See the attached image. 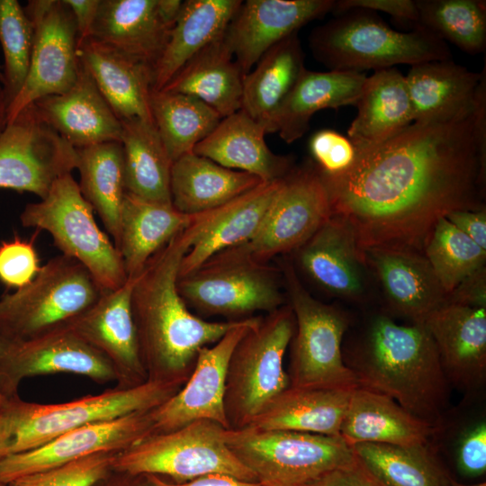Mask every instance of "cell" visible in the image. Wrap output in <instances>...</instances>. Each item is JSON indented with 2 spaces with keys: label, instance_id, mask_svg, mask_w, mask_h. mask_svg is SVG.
I'll return each instance as SVG.
<instances>
[{
  "label": "cell",
  "instance_id": "obj_25",
  "mask_svg": "<svg viewBox=\"0 0 486 486\" xmlns=\"http://www.w3.org/2000/svg\"><path fill=\"white\" fill-rule=\"evenodd\" d=\"M486 76L469 70L452 59L410 66L405 76L413 122L445 124L468 119L473 112L479 89Z\"/></svg>",
  "mask_w": 486,
  "mask_h": 486
},
{
  "label": "cell",
  "instance_id": "obj_11",
  "mask_svg": "<svg viewBox=\"0 0 486 486\" xmlns=\"http://www.w3.org/2000/svg\"><path fill=\"white\" fill-rule=\"evenodd\" d=\"M177 291L188 308L230 320L269 313L284 305L278 266L253 261L233 248L222 250L191 274L178 277Z\"/></svg>",
  "mask_w": 486,
  "mask_h": 486
},
{
  "label": "cell",
  "instance_id": "obj_40",
  "mask_svg": "<svg viewBox=\"0 0 486 486\" xmlns=\"http://www.w3.org/2000/svg\"><path fill=\"white\" fill-rule=\"evenodd\" d=\"M76 150L80 192L94 212H97L117 247L121 211L126 194L122 144L108 141Z\"/></svg>",
  "mask_w": 486,
  "mask_h": 486
},
{
  "label": "cell",
  "instance_id": "obj_3",
  "mask_svg": "<svg viewBox=\"0 0 486 486\" xmlns=\"http://www.w3.org/2000/svg\"><path fill=\"white\" fill-rule=\"evenodd\" d=\"M345 363L358 387L388 396L415 417L439 428L450 383L424 324L399 325L389 316L377 315Z\"/></svg>",
  "mask_w": 486,
  "mask_h": 486
},
{
  "label": "cell",
  "instance_id": "obj_57",
  "mask_svg": "<svg viewBox=\"0 0 486 486\" xmlns=\"http://www.w3.org/2000/svg\"><path fill=\"white\" fill-rule=\"evenodd\" d=\"M13 436L11 418L2 406L0 409V461L9 454V446Z\"/></svg>",
  "mask_w": 486,
  "mask_h": 486
},
{
  "label": "cell",
  "instance_id": "obj_23",
  "mask_svg": "<svg viewBox=\"0 0 486 486\" xmlns=\"http://www.w3.org/2000/svg\"><path fill=\"white\" fill-rule=\"evenodd\" d=\"M281 179L264 182L220 207L193 215L188 226L191 243L180 262L178 277L191 274L213 255L251 239Z\"/></svg>",
  "mask_w": 486,
  "mask_h": 486
},
{
  "label": "cell",
  "instance_id": "obj_52",
  "mask_svg": "<svg viewBox=\"0 0 486 486\" xmlns=\"http://www.w3.org/2000/svg\"><path fill=\"white\" fill-rule=\"evenodd\" d=\"M473 307H486V269H479L449 293L448 302Z\"/></svg>",
  "mask_w": 486,
  "mask_h": 486
},
{
  "label": "cell",
  "instance_id": "obj_61",
  "mask_svg": "<svg viewBox=\"0 0 486 486\" xmlns=\"http://www.w3.org/2000/svg\"><path fill=\"white\" fill-rule=\"evenodd\" d=\"M4 402V398L2 397V395L0 393V409L2 408Z\"/></svg>",
  "mask_w": 486,
  "mask_h": 486
},
{
  "label": "cell",
  "instance_id": "obj_42",
  "mask_svg": "<svg viewBox=\"0 0 486 486\" xmlns=\"http://www.w3.org/2000/svg\"><path fill=\"white\" fill-rule=\"evenodd\" d=\"M153 122L174 162L193 152L222 119L199 99L164 90H152L149 99Z\"/></svg>",
  "mask_w": 486,
  "mask_h": 486
},
{
  "label": "cell",
  "instance_id": "obj_59",
  "mask_svg": "<svg viewBox=\"0 0 486 486\" xmlns=\"http://www.w3.org/2000/svg\"><path fill=\"white\" fill-rule=\"evenodd\" d=\"M8 102L4 88V76L0 68V135L7 124Z\"/></svg>",
  "mask_w": 486,
  "mask_h": 486
},
{
  "label": "cell",
  "instance_id": "obj_56",
  "mask_svg": "<svg viewBox=\"0 0 486 486\" xmlns=\"http://www.w3.org/2000/svg\"><path fill=\"white\" fill-rule=\"evenodd\" d=\"M92 486H157L148 474H132L112 470Z\"/></svg>",
  "mask_w": 486,
  "mask_h": 486
},
{
  "label": "cell",
  "instance_id": "obj_38",
  "mask_svg": "<svg viewBox=\"0 0 486 486\" xmlns=\"http://www.w3.org/2000/svg\"><path fill=\"white\" fill-rule=\"evenodd\" d=\"M193 215L173 205L149 202L126 192L117 244L128 278L138 276L149 258L186 229Z\"/></svg>",
  "mask_w": 486,
  "mask_h": 486
},
{
  "label": "cell",
  "instance_id": "obj_41",
  "mask_svg": "<svg viewBox=\"0 0 486 486\" xmlns=\"http://www.w3.org/2000/svg\"><path fill=\"white\" fill-rule=\"evenodd\" d=\"M352 447L360 462L388 486H451L454 480L430 444L359 443Z\"/></svg>",
  "mask_w": 486,
  "mask_h": 486
},
{
  "label": "cell",
  "instance_id": "obj_34",
  "mask_svg": "<svg viewBox=\"0 0 486 486\" xmlns=\"http://www.w3.org/2000/svg\"><path fill=\"white\" fill-rule=\"evenodd\" d=\"M262 183L256 176L191 152L173 162L172 205L182 213L194 215L220 207Z\"/></svg>",
  "mask_w": 486,
  "mask_h": 486
},
{
  "label": "cell",
  "instance_id": "obj_28",
  "mask_svg": "<svg viewBox=\"0 0 486 486\" xmlns=\"http://www.w3.org/2000/svg\"><path fill=\"white\" fill-rule=\"evenodd\" d=\"M266 128L240 109L222 118L193 152L226 168L272 182L283 178L294 162L292 156L274 153L266 142Z\"/></svg>",
  "mask_w": 486,
  "mask_h": 486
},
{
  "label": "cell",
  "instance_id": "obj_33",
  "mask_svg": "<svg viewBox=\"0 0 486 486\" xmlns=\"http://www.w3.org/2000/svg\"><path fill=\"white\" fill-rule=\"evenodd\" d=\"M354 389L289 386L251 421L266 430H292L340 436Z\"/></svg>",
  "mask_w": 486,
  "mask_h": 486
},
{
  "label": "cell",
  "instance_id": "obj_9",
  "mask_svg": "<svg viewBox=\"0 0 486 486\" xmlns=\"http://www.w3.org/2000/svg\"><path fill=\"white\" fill-rule=\"evenodd\" d=\"M20 220L25 228L47 231L61 254L83 265L104 292L126 283L119 250L96 224L71 174L58 178L40 202L27 203Z\"/></svg>",
  "mask_w": 486,
  "mask_h": 486
},
{
  "label": "cell",
  "instance_id": "obj_48",
  "mask_svg": "<svg viewBox=\"0 0 486 486\" xmlns=\"http://www.w3.org/2000/svg\"><path fill=\"white\" fill-rule=\"evenodd\" d=\"M309 150L320 173L327 176L345 173L352 166L356 156V147L347 137L328 129L312 134Z\"/></svg>",
  "mask_w": 486,
  "mask_h": 486
},
{
  "label": "cell",
  "instance_id": "obj_47",
  "mask_svg": "<svg viewBox=\"0 0 486 486\" xmlns=\"http://www.w3.org/2000/svg\"><path fill=\"white\" fill-rule=\"evenodd\" d=\"M34 239H14L0 243V282L7 288L29 284L40 270Z\"/></svg>",
  "mask_w": 486,
  "mask_h": 486
},
{
  "label": "cell",
  "instance_id": "obj_55",
  "mask_svg": "<svg viewBox=\"0 0 486 486\" xmlns=\"http://www.w3.org/2000/svg\"><path fill=\"white\" fill-rule=\"evenodd\" d=\"M148 475L157 486H266L259 482L242 481L220 473L207 474L184 482H174L158 475Z\"/></svg>",
  "mask_w": 486,
  "mask_h": 486
},
{
  "label": "cell",
  "instance_id": "obj_14",
  "mask_svg": "<svg viewBox=\"0 0 486 486\" xmlns=\"http://www.w3.org/2000/svg\"><path fill=\"white\" fill-rule=\"evenodd\" d=\"M77 150L37 112L22 109L0 135V188L43 199L53 184L76 169Z\"/></svg>",
  "mask_w": 486,
  "mask_h": 486
},
{
  "label": "cell",
  "instance_id": "obj_53",
  "mask_svg": "<svg viewBox=\"0 0 486 486\" xmlns=\"http://www.w3.org/2000/svg\"><path fill=\"white\" fill-rule=\"evenodd\" d=\"M454 226L486 250V212L482 210H457L446 217Z\"/></svg>",
  "mask_w": 486,
  "mask_h": 486
},
{
  "label": "cell",
  "instance_id": "obj_32",
  "mask_svg": "<svg viewBox=\"0 0 486 486\" xmlns=\"http://www.w3.org/2000/svg\"><path fill=\"white\" fill-rule=\"evenodd\" d=\"M356 106L347 138L356 150L378 145L413 123L405 76L395 68L366 76Z\"/></svg>",
  "mask_w": 486,
  "mask_h": 486
},
{
  "label": "cell",
  "instance_id": "obj_5",
  "mask_svg": "<svg viewBox=\"0 0 486 486\" xmlns=\"http://www.w3.org/2000/svg\"><path fill=\"white\" fill-rule=\"evenodd\" d=\"M283 256L278 267L295 318L290 343V386L355 389L356 380L344 361L342 349L349 326L346 314L315 299L302 284L292 261Z\"/></svg>",
  "mask_w": 486,
  "mask_h": 486
},
{
  "label": "cell",
  "instance_id": "obj_54",
  "mask_svg": "<svg viewBox=\"0 0 486 486\" xmlns=\"http://www.w3.org/2000/svg\"><path fill=\"white\" fill-rule=\"evenodd\" d=\"M70 9L76 27L78 41L91 37L101 0H63Z\"/></svg>",
  "mask_w": 486,
  "mask_h": 486
},
{
  "label": "cell",
  "instance_id": "obj_60",
  "mask_svg": "<svg viewBox=\"0 0 486 486\" xmlns=\"http://www.w3.org/2000/svg\"><path fill=\"white\" fill-rule=\"evenodd\" d=\"M451 486H486L485 482L473 483V484H464L456 482L454 479L451 482Z\"/></svg>",
  "mask_w": 486,
  "mask_h": 486
},
{
  "label": "cell",
  "instance_id": "obj_31",
  "mask_svg": "<svg viewBox=\"0 0 486 486\" xmlns=\"http://www.w3.org/2000/svg\"><path fill=\"white\" fill-rule=\"evenodd\" d=\"M366 76L364 72L305 68L276 113L270 133L277 132L288 144L296 141L307 132L317 112L356 106Z\"/></svg>",
  "mask_w": 486,
  "mask_h": 486
},
{
  "label": "cell",
  "instance_id": "obj_29",
  "mask_svg": "<svg viewBox=\"0 0 486 486\" xmlns=\"http://www.w3.org/2000/svg\"><path fill=\"white\" fill-rule=\"evenodd\" d=\"M437 430L392 398L357 386L352 392L340 436L350 446L359 443L416 446L430 444Z\"/></svg>",
  "mask_w": 486,
  "mask_h": 486
},
{
  "label": "cell",
  "instance_id": "obj_21",
  "mask_svg": "<svg viewBox=\"0 0 486 486\" xmlns=\"http://www.w3.org/2000/svg\"><path fill=\"white\" fill-rule=\"evenodd\" d=\"M449 383L466 392L486 380V307L447 302L423 322Z\"/></svg>",
  "mask_w": 486,
  "mask_h": 486
},
{
  "label": "cell",
  "instance_id": "obj_44",
  "mask_svg": "<svg viewBox=\"0 0 486 486\" xmlns=\"http://www.w3.org/2000/svg\"><path fill=\"white\" fill-rule=\"evenodd\" d=\"M423 254L448 295L465 278L484 267L486 261V250L445 217L428 235Z\"/></svg>",
  "mask_w": 486,
  "mask_h": 486
},
{
  "label": "cell",
  "instance_id": "obj_62",
  "mask_svg": "<svg viewBox=\"0 0 486 486\" xmlns=\"http://www.w3.org/2000/svg\"><path fill=\"white\" fill-rule=\"evenodd\" d=\"M292 486H312L310 484H300V485H292Z\"/></svg>",
  "mask_w": 486,
  "mask_h": 486
},
{
  "label": "cell",
  "instance_id": "obj_2",
  "mask_svg": "<svg viewBox=\"0 0 486 486\" xmlns=\"http://www.w3.org/2000/svg\"><path fill=\"white\" fill-rule=\"evenodd\" d=\"M191 243L184 229L148 261L135 277L130 306L148 380L185 383L201 348L219 341L244 320L207 321L180 296V262Z\"/></svg>",
  "mask_w": 486,
  "mask_h": 486
},
{
  "label": "cell",
  "instance_id": "obj_49",
  "mask_svg": "<svg viewBox=\"0 0 486 486\" xmlns=\"http://www.w3.org/2000/svg\"><path fill=\"white\" fill-rule=\"evenodd\" d=\"M458 472L467 478H477L486 472V423L471 426L458 441L456 449Z\"/></svg>",
  "mask_w": 486,
  "mask_h": 486
},
{
  "label": "cell",
  "instance_id": "obj_35",
  "mask_svg": "<svg viewBox=\"0 0 486 486\" xmlns=\"http://www.w3.org/2000/svg\"><path fill=\"white\" fill-rule=\"evenodd\" d=\"M241 0H186L153 69V90H161L197 53L221 37Z\"/></svg>",
  "mask_w": 486,
  "mask_h": 486
},
{
  "label": "cell",
  "instance_id": "obj_20",
  "mask_svg": "<svg viewBox=\"0 0 486 486\" xmlns=\"http://www.w3.org/2000/svg\"><path fill=\"white\" fill-rule=\"evenodd\" d=\"M333 0H247L230 22L224 38L246 76L272 47L332 12Z\"/></svg>",
  "mask_w": 486,
  "mask_h": 486
},
{
  "label": "cell",
  "instance_id": "obj_17",
  "mask_svg": "<svg viewBox=\"0 0 486 486\" xmlns=\"http://www.w3.org/2000/svg\"><path fill=\"white\" fill-rule=\"evenodd\" d=\"M261 319L262 316L247 318L212 346L200 349L183 387L151 410L154 433L176 430L200 419L211 420L230 429L224 409L228 364L237 344Z\"/></svg>",
  "mask_w": 486,
  "mask_h": 486
},
{
  "label": "cell",
  "instance_id": "obj_58",
  "mask_svg": "<svg viewBox=\"0 0 486 486\" xmlns=\"http://www.w3.org/2000/svg\"><path fill=\"white\" fill-rule=\"evenodd\" d=\"M183 1L181 0H158V10L161 19L166 24L173 28L181 8Z\"/></svg>",
  "mask_w": 486,
  "mask_h": 486
},
{
  "label": "cell",
  "instance_id": "obj_22",
  "mask_svg": "<svg viewBox=\"0 0 486 486\" xmlns=\"http://www.w3.org/2000/svg\"><path fill=\"white\" fill-rule=\"evenodd\" d=\"M298 267L331 296L360 302L367 292L364 254L341 218L331 215L293 251Z\"/></svg>",
  "mask_w": 486,
  "mask_h": 486
},
{
  "label": "cell",
  "instance_id": "obj_18",
  "mask_svg": "<svg viewBox=\"0 0 486 486\" xmlns=\"http://www.w3.org/2000/svg\"><path fill=\"white\" fill-rule=\"evenodd\" d=\"M154 433L150 410L82 426L36 448L0 461V482L55 468L102 452H121Z\"/></svg>",
  "mask_w": 486,
  "mask_h": 486
},
{
  "label": "cell",
  "instance_id": "obj_63",
  "mask_svg": "<svg viewBox=\"0 0 486 486\" xmlns=\"http://www.w3.org/2000/svg\"><path fill=\"white\" fill-rule=\"evenodd\" d=\"M0 486H10L9 484L0 482Z\"/></svg>",
  "mask_w": 486,
  "mask_h": 486
},
{
  "label": "cell",
  "instance_id": "obj_39",
  "mask_svg": "<svg viewBox=\"0 0 486 486\" xmlns=\"http://www.w3.org/2000/svg\"><path fill=\"white\" fill-rule=\"evenodd\" d=\"M121 122L126 192L143 200L172 205L173 161L154 122L139 118Z\"/></svg>",
  "mask_w": 486,
  "mask_h": 486
},
{
  "label": "cell",
  "instance_id": "obj_36",
  "mask_svg": "<svg viewBox=\"0 0 486 486\" xmlns=\"http://www.w3.org/2000/svg\"><path fill=\"white\" fill-rule=\"evenodd\" d=\"M244 76L223 34L193 57L161 90L195 97L224 118L241 109Z\"/></svg>",
  "mask_w": 486,
  "mask_h": 486
},
{
  "label": "cell",
  "instance_id": "obj_1",
  "mask_svg": "<svg viewBox=\"0 0 486 486\" xmlns=\"http://www.w3.org/2000/svg\"><path fill=\"white\" fill-rule=\"evenodd\" d=\"M485 168L486 112L478 111L457 122H413L356 150L345 173L320 175L331 215L349 225L362 252L394 248L423 253L441 218L485 208Z\"/></svg>",
  "mask_w": 486,
  "mask_h": 486
},
{
  "label": "cell",
  "instance_id": "obj_43",
  "mask_svg": "<svg viewBox=\"0 0 486 486\" xmlns=\"http://www.w3.org/2000/svg\"><path fill=\"white\" fill-rule=\"evenodd\" d=\"M419 24L476 55L486 49V4L479 0H416Z\"/></svg>",
  "mask_w": 486,
  "mask_h": 486
},
{
  "label": "cell",
  "instance_id": "obj_6",
  "mask_svg": "<svg viewBox=\"0 0 486 486\" xmlns=\"http://www.w3.org/2000/svg\"><path fill=\"white\" fill-rule=\"evenodd\" d=\"M295 331L289 304L262 317L235 346L228 364L224 409L230 429L248 426L290 386L284 357Z\"/></svg>",
  "mask_w": 486,
  "mask_h": 486
},
{
  "label": "cell",
  "instance_id": "obj_37",
  "mask_svg": "<svg viewBox=\"0 0 486 486\" xmlns=\"http://www.w3.org/2000/svg\"><path fill=\"white\" fill-rule=\"evenodd\" d=\"M305 68L295 32L268 50L244 76L241 110L270 133L276 113Z\"/></svg>",
  "mask_w": 486,
  "mask_h": 486
},
{
  "label": "cell",
  "instance_id": "obj_10",
  "mask_svg": "<svg viewBox=\"0 0 486 486\" xmlns=\"http://www.w3.org/2000/svg\"><path fill=\"white\" fill-rule=\"evenodd\" d=\"M104 292L76 260L52 257L29 284L0 297V339L25 340L65 327Z\"/></svg>",
  "mask_w": 486,
  "mask_h": 486
},
{
  "label": "cell",
  "instance_id": "obj_30",
  "mask_svg": "<svg viewBox=\"0 0 486 486\" xmlns=\"http://www.w3.org/2000/svg\"><path fill=\"white\" fill-rule=\"evenodd\" d=\"M171 29L158 14V0H101L90 38L154 69Z\"/></svg>",
  "mask_w": 486,
  "mask_h": 486
},
{
  "label": "cell",
  "instance_id": "obj_19",
  "mask_svg": "<svg viewBox=\"0 0 486 486\" xmlns=\"http://www.w3.org/2000/svg\"><path fill=\"white\" fill-rule=\"evenodd\" d=\"M134 278L104 292L67 326L104 355L112 365L117 388L129 389L148 381L133 321L130 296Z\"/></svg>",
  "mask_w": 486,
  "mask_h": 486
},
{
  "label": "cell",
  "instance_id": "obj_15",
  "mask_svg": "<svg viewBox=\"0 0 486 486\" xmlns=\"http://www.w3.org/2000/svg\"><path fill=\"white\" fill-rule=\"evenodd\" d=\"M24 10L33 28L32 51L24 84L8 106L7 122L37 100L68 91L80 64L76 27L63 0L29 1Z\"/></svg>",
  "mask_w": 486,
  "mask_h": 486
},
{
  "label": "cell",
  "instance_id": "obj_45",
  "mask_svg": "<svg viewBox=\"0 0 486 486\" xmlns=\"http://www.w3.org/2000/svg\"><path fill=\"white\" fill-rule=\"evenodd\" d=\"M0 44L3 50L4 88L8 106L26 79L33 45V28L16 0H0Z\"/></svg>",
  "mask_w": 486,
  "mask_h": 486
},
{
  "label": "cell",
  "instance_id": "obj_8",
  "mask_svg": "<svg viewBox=\"0 0 486 486\" xmlns=\"http://www.w3.org/2000/svg\"><path fill=\"white\" fill-rule=\"evenodd\" d=\"M235 456L266 486L309 484L353 463V447L341 436L253 426L224 429Z\"/></svg>",
  "mask_w": 486,
  "mask_h": 486
},
{
  "label": "cell",
  "instance_id": "obj_27",
  "mask_svg": "<svg viewBox=\"0 0 486 486\" xmlns=\"http://www.w3.org/2000/svg\"><path fill=\"white\" fill-rule=\"evenodd\" d=\"M77 55L121 121L153 122L149 104L152 67L92 38L78 41Z\"/></svg>",
  "mask_w": 486,
  "mask_h": 486
},
{
  "label": "cell",
  "instance_id": "obj_13",
  "mask_svg": "<svg viewBox=\"0 0 486 486\" xmlns=\"http://www.w3.org/2000/svg\"><path fill=\"white\" fill-rule=\"evenodd\" d=\"M331 216L328 194L313 162L293 166L282 179L263 221L251 239L230 248L266 264L293 252Z\"/></svg>",
  "mask_w": 486,
  "mask_h": 486
},
{
  "label": "cell",
  "instance_id": "obj_51",
  "mask_svg": "<svg viewBox=\"0 0 486 486\" xmlns=\"http://www.w3.org/2000/svg\"><path fill=\"white\" fill-rule=\"evenodd\" d=\"M312 486H388L356 457L350 464L329 472L309 483Z\"/></svg>",
  "mask_w": 486,
  "mask_h": 486
},
{
  "label": "cell",
  "instance_id": "obj_16",
  "mask_svg": "<svg viewBox=\"0 0 486 486\" xmlns=\"http://www.w3.org/2000/svg\"><path fill=\"white\" fill-rule=\"evenodd\" d=\"M59 373L98 383L115 381L108 359L68 326L25 340L0 339V393L4 400L19 396L24 378Z\"/></svg>",
  "mask_w": 486,
  "mask_h": 486
},
{
  "label": "cell",
  "instance_id": "obj_4",
  "mask_svg": "<svg viewBox=\"0 0 486 486\" xmlns=\"http://www.w3.org/2000/svg\"><path fill=\"white\" fill-rule=\"evenodd\" d=\"M309 47L316 60L336 71H376L452 59L446 42L423 26L398 32L364 9L349 10L315 27Z\"/></svg>",
  "mask_w": 486,
  "mask_h": 486
},
{
  "label": "cell",
  "instance_id": "obj_7",
  "mask_svg": "<svg viewBox=\"0 0 486 486\" xmlns=\"http://www.w3.org/2000/svg\"><path fill=\"white\" fill-rule=\"evenodd\" d=\"M184 384L148 380L133 388L114 387L99 394L54 404L28 402L19 396L5 400L3 407L13 426L9 454L36 448L82 426L153 410Z\"/></svg>",
  "mask_w": 486,
  "mask_h": 486
},
{
  "label": "cell",
  "instance_id": "obj_26",
  "mask_svg": "<svg viewBox=\"0 0 486 486\" xmlns=\"http://www.w3.org/2000/svg\"><path fill=\"white\" fill-rule=\"evenodd\" d=\"M33 105L41 119L76 148L121 140V120L81 62L76 80L68 91L40 98Z\"/></svg>",
  "mask_w": 486,
  "mask_h": 486
},
{
  "label": "cell",
  "instance_id": "obj_24",
  "mask_svg": "<svg viewBox=\"0 0 486 486\" xmlns=\"http://www.w3.org/2000/svg\"><path fill=\"white\" fill-rule=\"evenodd\" d=\"M394 311L423 324L428 316L448 302L445 291L422 252L394 248L363 251Z\"/></svg>",
  "mask_w": 486,
  "mask_h": 486
},
{
  "label": "cell",
  "instance_id": "obj_12",
  "mask_svg": "<svg viewBox=\"0 0 486 486\" xmlns=\"http://www.w3.org/2000/svg\"><path fill=\"white\" fill-rule=\"evenodd\" d=\"M224 429L216 422L200 419L176 430L150 434L118 452L112 470L166 476L174 482L212 473L257 482L253 472L228 447Z\"/></svg>",
  "mask_w": 486,
  "mask_h": 486
},
{
  "label": "cell",
  "instance_id": "obj_50",
  "mask_svg": "<svg viewBox=\"0 0 486 486\" xmlns=\"http://www.w3.org/2000/svg\"><path fill=\"white\" fill-rule=\"evenodd\" d=\"M353 9L382 12L403 23L420 26L416 0H338L335 1L332 13L335 15Z\"/></svg>",
  "mask_w": 486,
  "mask_h": 486
},
{
  "label": "cell",
  "instance_id": "obj_46",
  "mask_svg": "<svg viewBox=\"0 0 486 486\" xmlns=\"http://www.w3.org/2000/svg\"><path fill=\"white\" fill-rule=\"evenodd\" d=\"M117 453L102 452L66 464L19 477L10 486H92L112 470Z\"/></svg>",
  "mask_w": 486,
  "mask_h": 486
}]
</instances>
